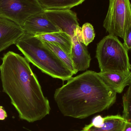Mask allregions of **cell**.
Instances as JSON below:
<instances>
[{
    "mask_svg": "<svg viewBox=\"0 0 131 131\" xmlns=\"http://www.w3.org/2000/svg\"><path fill=\"white\" fill-rule=\"evenodd\" d=\"M124 45L128 51L131 50V25L129 27L125 35Z\"/></svg>",
    "mask_w": 131,
    "mask_h": 131,
    "instance_id": "obj_18",
    "label": "cell"
},
{
    "mask_svg": "<svg viewBox=\"0 0 131 131\" xmlns=\"http://www.w3.org/2000/svg\"><path fill=\"white\" fill-rule=\"evenodd\" d=\"M22 28L25 33L34 36L61 31L47 17L44 11L28 18Z\"/></svg>",
    "mask_w": 131,
    "mask_h": 131,
    "instance_id": "obj_9",
    "label": "cell"
},
{
    "mask_svg": "<svg viewBox=\"0 0 131 131\" xmlns=\"http://www.w3.org/2000/svg\"><path fill=\"white\" fill-rule=\"evenodd\" d=\"M85 0H37L44 10L70 9Z\"/></svg>",
    "mask_w": 131,
    "mask_h": 131,
    "instance_id": "obj_14",
    "label": "cell"
},
{
    "mask_svg": "<svg viewBox=\"0 0 131 131\" xmlns=\"http://www.w3.org/2000/svg\"><path fill=\"white\" fill-rule=\"evenodd\" d=\"M82 37L83 43L87 46L94 40L95 33L93 26L90 23H86L81 28Z\"/></svg>",
    "mask_w": 131,
    "mask_h": 131,
    "instance_id": "obj_17",
    "label": "cell"
},
{
    "mask_svg": "<svg viewBox=\"0 0 131 131\" xmlns=\"http://www.w3.org/2000/svg\"><path fill=\"white\" fill-rule=\"evenodd\" d=\"M43 42L50 50L57 55V57L61 61L65 64L74 74H75L78 72L75 69L70 54L66 52L60 47L56 45L45 41H43Z\"/></svg>",
    "mask_w": 131,
    "mask_h": 131,
    "instance_id": "obj_15",
    "label": "cell"
},
{
    "mask_svg": "<svg viewBox=\"0 0 131 131\" xmlns=\"http://www.w3.org/2000/svg\"><path fill=\"white\" fill-rule=\"evenodd\" d=\"M67 81L54 94L64 116L83 119L108 109L116 102L117 93L99 73L88 71Z\"/></svg>",
    "mask_w": 131,
    "mask_h": 131,
    "instance_id": "obj_2",
    "label": "cell"
},
{
    "mask_svg": "<svg viewBox=\"0 0 131 131\" xmlns=\"http://www.w3.org/2000/svg\"><path fill=\"white\" fill-rule=\"evenodd\" d=\"M126 122L119 115L95 117L82 131H123Z\"/></svg>",
    "mask_w": 131,
    "mask_h": 131,
    "instance_id": "obj_10",
    "label": "cell"
},
{
    "mask_svg": "<svg viewBox=\"0 0 131 131\" xmlns=\"http://www.w3.org/2000/svg\"><path fill=\"white\" fill-rule=\"evenodd\" d=\"M2 60L0 76L3 91L10 97L19 118L31 123L49 114V101L27 59L8 51Z\"/></svg>",
    "mask_w": 131,
    "mask_h": 131,
    "instance_id": "obj_1",
    "label": "cell"
},
{
    "mask_svg": "<svg viewBox=\"0 0 131 131\" xmlns=\"http://www.w3.org/2000/svg\"><path fill=\"white\" fill-rule=\"evenodd\" d=\"M44 12L49 20L61 31L72 38L79 26L77 15L70 9L45 10Z\"/></svg>",
    "mask_w": 131,
    "mask_h": 131,
    "instance_id": "obj_7",
    "label": "cell"
},
{
    "mask_svg": "<svg viewBox=\"0 0 131 131\" xmlns=\"http://www.w3.org/2000/svg\"><path fill=\"white\" fill-rule=\"evenodd\" d=\"M123 131H131V123L126 122Z\"/></svg>",
    "mask_w": 131,
    "mask_h": 131,
    "instance_id": "obj_20",
    "label": "cell"
},
{
    "mask_svg": "<svg viewBox=\"0 0 131 131\" xmlns=\"http://www.w3.org/2000/svg\"><path fill=\"white\" fill-rule=\"evenodd\" d=\"M106 84L116 93L121 94L125 88L131 83V72L120 73L114 72H99Z\"/></svg>",
    "mask_w": 131,
    "mask_h": 131,
    "instance_id": "obj_12",
    "label": "cell"
},
{
    "mask_svg": "<svg viewBox=\"0 0 131 131\" xmlns=\"http://www.w3.org/2000/svg\"><path fill=\"white\" fill-rule=\"evenodd\" d=\"M21 26L8 18L0 16V52L16 44L24 34Z\"/></svg>",
    "mask_w": 131,
    "mask_h": 131,
    "instance_id": "obj_8",
    "label": "cell"
},
{
    "mask_svg": "<svg viewBox=\"0 0 131 131\" xmlns=\"http://www.w3.org/2000/svg\"><path fill=\"white\" fill-rule=\"evenodd\" d=\"M43 11L37 0H0V16L21 27L28 18Z\"/></svg>",
    "mask_w": 131,
    "mask_h": 131,
    "instance_id": "obj_6",
    "label": "cell"
},
{
    "mask_svg": "<svg viewBox=\"0 0 131 131\" xmlns=\"http://www.w3.org/2000/svg\"><path fill=\"white\" fill-rule=\"evenodd\" d=\"M128 51L116 36L108 35L97 44L96 56L101 72L127 73L131 65Z\"/></svg>",
    "mask_w": 131,
    "mask_h": 131,
    "instance_id": "obj_4",
    "label": "cell"
},
{
    "mask_svg": "<svg viewBox=\"0 0 131 131\" xmlns=\"http://www.w3.org/2000/svg\"><path fill=\"white\" fill-rule=\"evenodd\" d=\"M82 131V130H81V131Z\"/></svg>",
    "mask_w": 131,
    "mask_h": 131,
    "instance_id": "obj_21",
    "label": "cell"
},
{
    "mask_svg": "<svg viewBox=\"0 0 131 131\" xmlns=\"http://www.w3.org/2000/svg\"><path fill=\"white\" fill-rule=\"evenodd\" d=\"M15 45L28 62L43 73L64 81L74 75L42 41L34 35L25 32Z\"/></svg>",
    "mask_w": 131,
    "mask_h": 131,
    "instance_id": "obj_3",
    "label": "cell"
},
{
    "mask_svg": "<svg viewBox=\"0 0 131 131\" xmlns=\"http://www.w3.org/2000/svg\"><path fill=\"white\" fill-rule=\"evenodd\" d=\"M131 25V3L130 0H109L108 10L103 27L109 35L124 39Z\"/></svg>",
    "mask_w": 131,
    "mask_h": 131,
    "instance_id": "obj_5",
    "label": "cell"
},
{
    "mask_svg": "<svg viewBox=\"0 0 131 131\" xmlns=\"http://www.w3.org/2000/svg\"><path fill=\"white\" fill-rule=\"evenodd\" d=\"M72 39V46L70 55L75 69L77 72L85 71L90 67L91 60L87 46L79 40L75 34Z\"/></svg>",
    "mask_w": 131,
    "mask_h": 131,
    "instance_id": "obj_11",
    "label": "cell"
},
{
    "mask_svg": "<svg viewBox=\"0 0 131 131\" xmlns=\"http://www.w3.org/2000/svg\"><path fill=\"white\" fill-rule=\"evenodd\" d=\"M6 111L2 106H0V121H4L7 117Z\"/></svg>",
    "mask_w": 131,
    "mask_h": 131,
    "instance_id": "obj_19",
    "label": "cell"
},
{
    "mask_svg": "<svg viewBox=\"0 0 131 131\" xmlns=\"http://www.w3.org/2000/svg\"><path fill=\"white\" fill-rule=\"evenodd\" d=\"M122 99L124 107L122 117L126 122L131 123V83Z\"/></svg>",
    "mask_w": 131,
    "mask_h": 131,
    "instance_id": "obj_16",
    "label": "cell"
},
{
    "mask_svg": "<svg viewBox=\"0 0 131 131\" xmlns=\"http://www.w3.org/2000/svg\"><path fill=\"white\" fill-rule=\"evenodd\" d=\"M35 36L42 41L56 45L68 54H71L72 46V38L63 31L40 34Z\"/></svg>",
    "mask_w": 131,
    "mask_h": 131,
    "instance_id": "obj_13",
    "label": "cell"
}]
</instances>
